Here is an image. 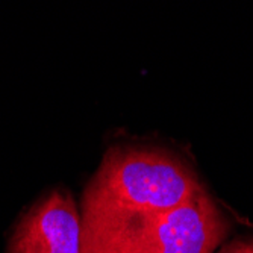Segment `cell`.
<instances>
[{
  "instance_id": "cell-1",
  "label": "cell",
  "mask_w": 253,
  "mask_h": 253,
  "mask_svg": "<svg viewBox=\"0 0 253 253\" xmlns=\"http://www.w3.org/2000/svg\"><path fill=\"white\" fill-rule=\"evenodd\" d=\"M202 190L196 173L164 150L112 147L82 193V243L170 211Z\"/></svg>"
},
{
  "instance_id": "cell-2",
  "label": "cell",
  "mask_w": 253,
  "mask_h": 253,
  "mask_svg": "<svg viewBox=\"0 0 253 253\" xmlns=\"http://www.w3.org/2000/svg\"><path fill=\"white\" fill-rule=\"evenodd\" d=\"M231 223L203 188L176 208L82 243V253H214Z\"/></svg>"
},
{
  "instance_id": "cell-3",
  "label": "cell",
  "mask_w": 253,
  "mask_h": 253,
  "mask_svg": "<svg viewBox=\"0 0 253 253\" xmlns=\"http://www.w3.org/2000/svg\"><path fill=\"white\" fill-rule=\"evenodd\" d=\"M8 253H82V220L67 190L41 196L17 221Z\"/></svg>"
},
{
  "instance_id": "cell-4",
  "label": "cell",
  "mask_w": 253,
  "mask_h": 253,
  "mask_svg": "<svg viewBox=\"0 0 253 253\" xmlns=\"http://www.w3.org/2000/svg\"><path fill=\"white\" fill-rule=\"evenodd\" d=\"M217 253H253V235L240 237L226 243Z\"/></svg>"
}]
</instances>
